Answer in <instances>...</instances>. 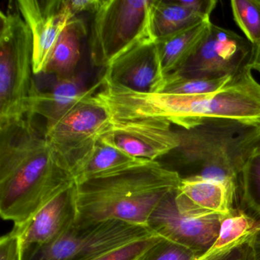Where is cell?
Returning <instances> with one entry per match:
<instances>
[{
	"label": "cell",
	"instance_id": "obj_1",
	"mask_svg": "<svg viewBox=\"0 0 260 260\" xmlns=\"http://www.w3.org/2000/svg\"><path fill=\"white\" fill-rule=\"evenodd\" d=\"M76 182L72 170L31 117L0 126V214L15 226Z\"/></svg>",
	"mask_w": 260,
	"mask_h": 260
},
{
	"label": "cell",
	"instance_id": "obj_2",
	"mask_svg": "<svg viewBox=\"0 0 260 260\" xmlns=\"http://www.w3.org/2000/svg\"><path fill=\"white\" fill-rule=\"evenodd\" d=\"M102 80L96 95L109 109L112 121L159 118L185 129L208 118L260 123V84L249 68L220 90L203 95L136 92L103 77Z\"/></svg>",
	"mask_w": 260,
	"mask_h": 260
},
{
	"label": "cell",
	"instance_id": "obj_3",
	"mask_svg": "<svg viewBox=\"0 0 260 260\" xmlns=\"http://www.w3.org/2000/svg\"><path fill=\"white\" fill-rule=\"evenodd\" d=\"M181 177L157 161H145L112 174L77 183L76 225L119 220L147 226L167 193L177 189Z\"/></svg>",
	"mask_w": 260,
	"mask_h": 260
},
{
	"label": "cell",
	"instance_id": "obj_4",
	"mask_svg": "<svg viewBox=\"0 0 260 260\" xmlns=\"http://www.w3.org/2000/svg\"><path fill=\"white\" fill-rule=\"evenodd\" d=\"M175 130L179 145L157 162L181 179L197 176L237 185L246 162L260 152V123L208 118Z\"/></svg>",
	"mask_w": 260,
	"mask_h": 260
},
{
	"label": "cell",
	"instance_id": "obj_5",
	"mask_svg": "<svg viewBox=\"0 0 260 260\" xmlns=\"http://www.w3.org/2000/svg\"><path fill=\"white\" fill-rule=\"evenodd\" d=\"M33 74V41L28 25L17 10L0 12V126L28 116L36 86Z\"/></svg>",
	"mask_w": 260,
	"mask_h": 260
},
{
	"label": "cell",
	"instance_id": "obj_6",
	"mask_svg": "<svg viewBox=\"0 0 260 260\" xmlns=\"http://www.w3.org/2000/svg\"><path fill=\"white\" fill-rule=\"evenodd\" d=\"M153 0H101L92 14L89 51L94 66L107 68L136 47L156 41Z\"/></svg>",
	"mask_w": 260,
	"mask_h": 260
},
{
	"label": "cell",
	"instance_id": "obj_7",
	"mask_svg": "<svg viewBox=\"0 0 260 260\" xmlns=\"http://www.w3.org/2000/svg\"><path fill=\"white\" fill-rule=\"evenodd\" d=\"M153 234L147 226L119 220L86 226L74 224L52 243L21 249L20 260H91L111 249Z\"/></svg>",
	"mask_w": 260,
	"mask_h": 260
},
{
	"label": "cell",
	"instance_id": "obj_8",
	"mask_svg": "<svg viewBox=\"0 0 260 260\" xmlns=\"http://www.w3.org/2000/svg\"><path fill=\"white\" fill-rule=\"evenodd\" d=\"M112 123L109 109L95 92L85 97L57 124L46 127L45 136L74 173Z\"/></svg>",
	"mask_w": 260,
	"mask_h": 260
},
{
	"label": "cell",
	"instance_id": "obj_9",
	"mask_svg": "<svg viewBox=\"0 0 260 260\" xmlns=\"http://www.w3.org/2000/svg\"><path fill=\"white\" fill-rule=\"evenodd\" d=\"M253 45L237 33L211 22L205 37L185 63L165 79H220L249 68Z\"/></svg>",
	"mask_w": 260,
	"mask_h": 260
},
{
	"label": "cell",
	"instance_id": "obj_10",
	"mask_svg": "<svg viewBox=\"0 0 260 260\" xmlns=\"http://www.w3.org/2000/svg\"><path fill=\"white\" fill-rule=\"evenodd\" d=\"M176 190L162 199L150 215L147 228L153 234L202 256L217 240L223 218L219 216L194 217L184 213L176 205Z\"/></svg>",
	"mask_w": 260,
	"mask_h": 260
},
{
	"label": "cell",
	"instance_id": "obj_11",
	"mask_svg": "<svg viewBox=\"0 0 260 260\" xmlns=\"http://www.w3.org/2000/svg\"><path fill=\"white\" fill-rule=\"evenodd\" d=\"M101 141L129 156L157 161L179 145L173 124L159 118L112 121Z\"/></svg>",
	"mask_w": 260,
	"mask_h": 260
},
{
	"label": "cell",
	"instance_id": "obj_12",
	"mask_svg": "<svg viewBox=\"0 0 260 260\" xmlns=\"http://www.w3.org/2000/svg\"><path fill=\"white\" fill-rule=\"evenodd\" d=\"M14 4L32 36L34 74H44L56 42L74 15L66 0H17Z\"/></svg>",
	"mask_w": 260,
	"mask_h": 260
},
{
	"label": "cell",
	"instance_id": "obj_13",
	"mask_svg": "<svg viewBox=\"0 0 260 260\" xmlns=\"http://www.w3.org/2000/svg\"><path fill=\"white\" fill-rule=\"evenodd\" d=\"M78 214L77 182L60 191L28 221L12 230L21 249L52 243L75 224Z\"/></svg>",
	"mask_w": 260,
	"mask_h": 260
},
{
	"label": "cell",
	"instance_id": "obj_14",
	"mask_svg": "<svg viewBox=\"0 0 260 260\" xmlns=\"http://www.w3.org/2000/svg\"><path fill=\"white\" fill-rule=\"evenodd\" d=\"M237 184L197 176L181 179L175 191L179 209L194 217H229L237 211Z\"/></svg>",
	"mask_w": 260,
	"mask_h": 260
},
{
	"label": "cell",
	"instance_id": "obj_15",
	"mask_svg": "<svg viewBox=\"0 0 260 260\" xmlns=\"http://www.w3.org/2000/svg\"><path fill=\"white\" fill-rule=\"evenodd\" d=\"M103 78L131 90L159 92L164 82L156 41L131 50L106 68Z\"/></svg>",
	"mask_w": 260,
	"mask_h": 260
},
{
	"label": "cell",
	"instance_id": "obj_16",
	"mask_svg": "<svg viewBox=\"0 0 260 260\" xmlns=\"http://www.w3.org/2000/svg\"><path fill=\"white\" fill-rule=\"evenodd\" d=\"M102 83L100 79L93 86L88 88L83 77L74 74L68 78L57 79L48 91L39 90L36 85L30 99L28 116L40 115L46 121V127H51L64 118L85 97L97 92Z\"/></svg>",
	"mask_w": 260,
	"mask_h": 260
},
{
	"label": "cell",
	"instance_id": "obj_17",
	"mask_svg": "<svg viewBox=\"0 0 260 260\" xmlns=\"http://www.w3.org/2000/svg\"><path fill=\"white\" fill-rule=\"evenodd\" d=\"M85 36L84 22L73 18L56 42L44 74H53L57 79L74 76L80 61L81 42Z\"/></svg>",
	"mask_w": 260,
	"mask_h": 260
},
{
	"label": "cell",
	"instance_id": "obj_18",
	"mask_svg": "<svg viewBox=\"0 0 260 260\" xmlns=\"http://www.w3.org/2000/svg\"><path fill=\"white\" fill-rule=\"evenodd\" d=\"M211 24V20L204 21L191 28L156 40L164 78L185 63L205 37Z\"/></svg>",
	"mask_w": 260,
	"mask_h": 260
},
{
	"label": "cell",
	"instance_id": "obj_19",
	"mask_svg": "<svg viewBox=\"0 0 260 260\" xmlns=\"http://www.w3.org/2000/svg\"><path fill=\"white\" fill-rule=\"evenodd\" d=\"M126 154L115 147L100 140L86 160L75 170L74 175L77 183L112 174L129 167L145 162Z\"/></svg>",
	"mask_w": 260,
	"mask_h": 260
},
{
	"label": "cell",
	"instance_id": "obj_20",
	"mask_svg": "<svg viewBox=\"0 0 260 260\" xmlns=\"http://www.w3.org/2000/svg\"><path fill=\"white\" fill-rule=\"evenodd\" d=\"M204 21L206 19L187 10L176 0H153L152 28L156 40L191 28Z\"/></svg>",
	"mask_w": 260,
	"mask_h": 260
},
{
	"label": "cell",
	"instance_id": "obj_21",
	"mask_svg": "<svg viewBox=\"0 0 260 260\" xmlns=\"http://www.w3.org/2000/svg\"><path fill=\"white\" fill-rule=\"evenodd\" d=\"M237 193L241 211L260 224V152L246 162L238 177Z\"/></svg>",
	"mask_w": 260,
	"mask_h": 260
},
{
	"label": "cell",
	"instance_id": "obj_22",
	"mask_svg": "<svg viewBox=\"0 0 260 260\" xmlns=\"http://www.w3.org/2000/svg\"><path fill=\"white\" fill-rule=\"evenodd\" d=\"M259 226V223L256 220L244 211L239 210L222 220L218 237L208 252L221 250L246 238Z\"/></svg>",
	"mask_w": 260,
	"mask_h": 260
},
{
	"label": "cell",
	"instance_id": "obj_23",
	"mask_svg": "<svg viewBox=\"0 0 260 260\" xmlns=\"http://www.w3.org/2000/svg\"><path fill=\"white\" fill-rule=\"evenodd\" d=\"M233 77L220 79H165L159 92L182 95L213 93L224 87Z\"/></svg>",
	"mask_w": 260,
	"mask_h": 260
},
{
	"label": "cell",
	"instance_id": "obj_24",
	"mask_svg": "<svg viewBox=\"0 0 260 260\" xmlns=\"http://www.w3.org/2000/svg\"><path fill=\"white\" fill-rule=\"evenodd\" d=\"M234 20L253 46L260 42V0H233Z\"/></svg>",
	"mask_w": 260,
	"mask_h": 260
},
{
	"label": "cell",
	"instance_id": "obj_25",
	"mask_svg": "<svg viewBox=\"0 0 260 260\" xmlns=\"http://www.w3.org/2000/svg\"><path fill=\"white\" fill-rule=\"evenodd\" d=\"M162 237L153 234L107 251L91 260H137Z\"/></svg>",
	"mask_w": 260,
	"mask_h": 260
},
{
	"label": "cell",
	"instance_id": "obj_26",
	"mask_svg": "<svg viewBox=\"0 0 260 260\" xmlns=\"http://www.w3.org/2000/svg\"><path fill=\"white\" fill-rule=\"evenodd\" d=\"M199 258L190 249L162 238L137 260H198Z\"/></svg>",
	"mask_w": 260,
	"mask_h": 260
},
{
	"label": "cell",
	"instance_id": "obj_27",
	"mask_svg": "<svg viewBox=\"0 0 260 260\" xmlns=\"http://www.w3.org/2000/svg\"><path fill=\"white\" fill-rule=\"evenodd\" d=\"M20 258L19 237L11 231L0 239V260H20Z\"/></svg>",
	"mask_w": 260,
	"mask_h": 260
},
{
	"label": "cell",
	"instance_id": "obj_28",
	"mask_svg": "<svg viewBox=\"0 0 260 260\" xmlns=\"http://www.w3.org/2000/svg\"><path fill=\"white\" fill-rule=\"evenodd\" d=\"M178 4L208 20L211 13L217 5L216 0H176Z\"/></svg>",
	"mask_w": 260,
	"mask_h": 260
},
{
	"label": "cell",
	"instance_id": "obj_29",
	"mask_svg": "<svg viewBox=\"0 0 260 260\" xmlns=\"http://www.w3.org/2000/svg\"><path fill=\"white\" fill-rule=\"evenodd\" d=\"M67 4L74 17L81 13L93 14L100 6L101 0H66Z\"/></svg>",
	"mask_w": 260,
	"mask_h": 260
},
{
	"label": "cell",
	"instance_id": "obj_30",
	"mask_svg": "<svg viewBox=\"0 0 260 260\" xmlns=\"http://www.w3.org/2000/svg\"><path fill=\"white\" fill-rule=\"evenodd\" d=\"M245 246L246 260H260V226L252 233Z\"/></svg>",
	"mask_w": 260,
	"mask_h": 260
},
{
	"label": "cell",
	"instance_id": "obj_31",
	"mask_svg": "<svg viewBox=\"0 0 260 260\" xmlns=\"http://www.w3.org/2000/svg\"><path fill=\"white\" fill-rule=\"evenodd\" d=\"M250 236L231 245V246H228V247L224 248V249H221V250L216 251L214 252H206L200 258H198V260H225L236 247L247 241Z\"/></svg>",
	"mask_w": 260,
	"mask_h": 260
},
{
	"label": "cell",
	"instance_id": "obj_32",
	"mask_svg": "<svg viewBox=\"0 0 260 260\" xmlns=\"http://www.w3.org/2000/svg\"><path fill=\"white\" fill-rule=\"evenodd\" d=\"M246 243V242H245L243 244L236 247L225 260H246V246H245Z\"/></svg>",
	"mask_w": 260,
	"mask_h": 260
},
{
	"label": "cell",
	"instance_id": "obj_33",
	"mask_svg": "<svg viewBox=\"0 0 260 260\" xmlns=\"http://www.w3.org/2000/svg\"><path fill=\"white\" fill-rule=\"evenodd\" d=\"M249 68L260 73V42L258 45L253 46V54Z\"/></svg>",
	"mask_w": 260,
	"mask_h": 260
}]
</instances>
